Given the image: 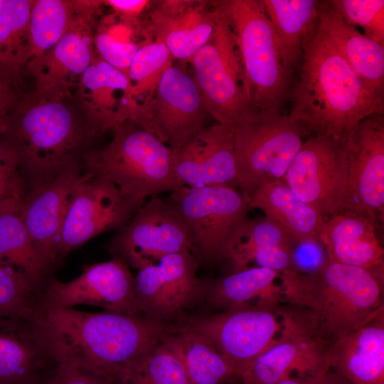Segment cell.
Masks as SVG:
<instances>
[{
	"label": "cell",
	"mask_w": 384,
	"mask_h": 384,
	"mask_svg": "<svg viewBox=\"0 0 384 384\" xmlns=\"http://www.w3.org/2000/svg\"><path fill=\"white\" fill-rule=\"evenodd\" d=\"M34 319L58 363L117 384L126 368L164 340L169 326L140 316L38 304Z\"/></svg>",
	"instance_id": "6da1fadb"
},
{
	"label": "cell",
	"mask_w": 384,
	"mask_h": 384,
	"mask_svg": "<svg viewBox=\"0 0 384 384\" xmlns=\"http://www.w3.org/2000/svg\"><path fill=\"white\" fill-rule=\"evenodd\" d=\"M288 116L305 134L343 142L364 119L384 113V92L364 82L321 32L317 20L303 41Z\"/></svg>",
	"instance_id": "7a4b0ae2"
},
{
	"label": "cell",
	"mask_w": 384,
	"mask_h": 384,
	"mask_svg": "<svg viewBox=\"0 0 384 384\" xmlns=\"http://www.w3.org/2000/svg\"><path fill=\"white\" fill-rule=\"evenodd\" d=\"M70 100L19 94L2 134L16 155L19 170L32 185L48 182L80 164L89 144L98 134L71 106Z\"/></svg>",
	"instance_id": "3957f363"
},
{
	"label": "cell",
	"mask_w": 384,
	"mask_h": 384,
	"mask_svg": "<svg viewBox=\"0 0 384 384\" xmlns=\"http://www.w3.org/2000/svg\"><path fill=\"white\" fill-rule=\"evenodd\" d=\"M283 303L303 309L331 346L384 314L383 283L366 270L329 260L316 270L279 274Z\"/></svg>",
	"instance_id": "277c9868"
},
{
	"label": "cell",
	"mask_w": 384,
	"mask_h": 384,
	"mask_svg": "<svg viewBox=\"0 0 384 384\" xmlns=\"http://www.w3.org/2000/svg\"><path fill=\"white\" fill-rule=\"evenodd\" d=\"M112 130V139L105 148L83 154L84 173L110 181L139 206L149 196L182 186L174 174L171 149L155 134L132 119Z\"/></svg>",
	"instance_id": "5b68a950"
},
{
	"label": "cell",
	"mask_w": 384,
	"mask_h": 384,
	"mask_svg": "<svg viewBox=\"0 0 384 384\" xmlns=\"http://www.w3.org/2000/svg\"><path fill=\"white\" fill-rule=\"evenodd\" d=\"M233 36L250 109L282 113L291 76L284 68L261 0L213 1Z\"/></svg>",
	"instance_id": "8992f818"
},
{
	"label": "cell",
	"mask_w": 384,
	"mask_h": 384,
	"mask_svg": "<svg viewBox=\"0 0 384 384\" xmlns=\"http://www.w3.org/2000/svg\"><path fill=\"white\" fill-rule=\"evenodd\" d=\"M185 223L200 265L232 263L250 210L247 197L230 186H181L165 198Z\"/></svg>",
	"instance_id": "52a82bcc"
},
{
	"label": "cell",
	"mask_w": 384,
	"mask_h": 384,
	"mask_svg": "<svg viewBox=\"0 0 384 384\" xmlns=\"http://www.w3.org/2000/svg\"><path fill=\"white\" fill-rule=\"evenodd\" d=\"M240 191L248 198L260 186L282 180L306 135L288 115L249 109L235 124Z\"/></svg>",
	"instance_id": "ba28073f"
},
{
	"label": "cell",
	"mask_w": 384,
	"mask_h": 384,
	"mask_svg": "<svg viewBox=\"0 0 384 384\" xmlns=\"http://www.w3.org/2000/svg\"><path fill=\"white\" fill-rule=\"evenodd\" d=\"M276 311L281 331L266 350L238 372L245 384H275L331 368L330 345L306 313L287 303L278 305Z\"/></svg>",
	"instance_id": "9c48e42d"
},
{
	"label": "cell",
	"mask_w": 384,
	"mask_h": 384,
	"mask_svg": "<svg viewBox=\"0 0 384 384\" xmlns=\"http://www.w3.org/2000/svg\"><path fill=\"white\" fill-rule=\"evenodd\" d=\"M215 32L190 60L193 80L208 115L217 123L235 126L250 109L232 31L214 2Z\"/></svg>",
	"instance_id": "30bf717a"
},
{
	"label": "cell",
	"mask_w": 384,
	"mask_h": 384,
	"mask_svg": "<svg viewBox=\"0 0 384 384\" xmlns=\"http://www.w3.org/2000/svg\"><path fill=\"white\" fill-rule=\"evenodd\" d=\"M276 307L253 304L190 318L174 327L207 338L236 370L249 364L266 350L281 331Z\"/></svg>",
	"instance_id": "8fae6325"
},
{
	"label": "cell",
	"mask_w": 384,
	"mask_h": 384,
	"mask_svg": "<svg viewBox=\"0 0 384 384\" xmlns=\"http://www.w3.org/2000/svg\"><path fill=\"white\" fill-rule=\"evenodd\" d=\"M207 115L193 77L171 65L151 95L138 103L130 119L176 150L206 126Z\"/></svg>",
	"instance_id": "7c38bea8"
},
{
	"label": "cell",
	"mask_w": 384,
	"mask_h": 384,
	"mask_svg": "<svg viewBox=\"0 0 384 384\" xmlns=\"http://www.w3.org/2000/svg\"><path fill=\"white\" fill-rule=\"evenodd\" d=\"M346 176L343 142L316 134L304 140L284 181L326 220L344 211Z\"/></svg>",
	"instance_id": "4fadbf2b"
},
{
	"label": "cell",
	"mask_w": 384,
	"mask_h": 384,
	"mask_svg": "<svg viewBox=\"0 0 384 384\" xmlns=\"http://www.w3.org/2000/svg\"><path fill=\"white\" fill-rule=\"evenodd\" d=\"M102 1H74L75 17L50 50L29 60L26 70L34 80V91L58 100H70L80 77L92 63L94 34Z\"/></svg>",
	"instance_id": "5bb4252c"
},
{
	"label": "cell",
	"mask_w": 384,
	"mask_h": 384,
	"mask_svg": "<svg viewBox=\"0 0 384 384\" xmlns=\"http://www.w3.org/2000/svg\"><path fill=\"white\" fill-rule=\"evenodd\" d=\"M106 247L112 257L137 270L167 255L193 251L181 218L165 198L156 196L142 204Z\"/></svg>",
	"instance_id": "9a60e30c"
},
{
	"label": "cell",
	"mask_w": 384,
	"mask_h": 384,
	"mask_svg": "<svg viewBox=\"0 0 384 384\" xmlns=\"http://www.w3.org/2000/svg\"><path fill=\"white\" fill-rule=\"evenodd\" d=\"M110 181L82 174L73 191L57 242L58 261L97 235L120 229L140 208Z\"/></svg>",
	"instance_id": "2e32d148"
},
{
	"label": "cell",
	"mask_w": 384,
	"mask_h": 384,
	"mask_svg": "<svg viewBox=\"0 0 384 384\" xmlns=\"http://www.w3.org/2000/svg\"><path fill=\"white\" fill-rule=\"evenodd\" d=\"M347 165L344 211L375 225L384 216V118L362 120L343 142Z\"/></svg>",
	"instance_id": "e0dca14e"
},
{
	"label": "cell",
	"mask_w": 384,
	"mask_h": 384,
	"mask_svg": "<svg viewBox=\"0 0 384 384\" xmlns=\"http://www.w3.org/2000/svg\"><path fill=\"white\" fill-rule=\"evenodd\" d=\"M199 265L191 252L183 251L167 255L138 270L134 287L141 315L166 324L201 301Z\"/></svg>",
	"instance_id": "ac0fdd59"
},
{
	"label": "cell",
	"mask_w": 384,
	"mask_h": 384,
	"mask_svg": "<svg viewBox=\"0 0 384 384\" xmlns=\"http://www.w3.org/2000/svg\"><path fill=\"white\" fill-rule=\"evenodd\" d=\"M38 304L55 307L87 304L142 316L135 297L134 277L129 266L117 257L86 266L80 276L70 282L51 280Z\"/></svg>",
	"instance_id": "d6986e66"
},
{
	"label": "cell",
	"mask_w": 384,
	"mask_h": 384,
	"mask_svg": "<svg viewBox=\"0 0 384 384\" xmlns=\"http://www.w3.org/2000/svg\"><path fill=\"white\" fill-rule=\"evenodd\" d=\"M234 126H206L187 144L172 150L176 177L183 186H238Z\"/></svg>",
	"instance_id": "ffe728a7"
},
{
	"label": "cell",
	"mask_w": 384,
	"mask_h": 384,
	"mask_svg": "<svg viewBox=\"0 0 384 384\" xmlns=\"http://www.w3.org/2000/svg\"><path fill=\"white\" fill-rule=\"evenodd\" d=\"M80 171L78 164L48 182L33 184L22 199L21 218L46 272L58 262L56 245Z\"/></svg>",
	"instance_id": "44dd1931"
},
{
	"label": "cell",
	"mask_w": 384,
	"mask_h": 384,
	"mask_svg": "<svg viewBox=\"0 0 384 384\" xmlns=\"http://www.w3.org/2000/svg\"><path fill=\"white\" fill-rule=\"evenodd\" d=\"M75 90L79 113L99 134L130 119L138 105L133 98L128 75L96 53Z\"/></svg>",
	"instance_id": "7402d4cb"
},
{
	"label": "cell",
	"mask_w": 384,
	"mask_h": 384,
	"mask_svg": "<svg viewBox=\"0 0 384 384\" xmlns=\"http://www.w3.org/2000/svg\"><path fill=\"white\" fill-rule=\"evenodd\" d=\"M57 365L34 314L0 317V384H40Z\"/></svg>",
	"instance_id": "603a6c76"
},
{
	"label": "cell",
	"mask_w": 384,
	"mask_h": 384,
	"mask_svg": "<svg viewBox=\"0 0 384 384\" xmlns=\"http://www.w3.org/2000/svg\"><path fill=\"white\" fill-rule=\"evenodd\" d=\"M376 229L368 218L343 212L324 220L319 239L329 260L366 270L384 281V250Z\"/></svg>",
	"instance_id": "cb8c5ba5"
},
{
	"label": "cell",
	"mask_w": 384,
	"mask_h": 384,
	"mask_svg": "<svg viewBox=\"0 0 384 384\" xmlns=\"http://www.w3.org/2000/svg\"><path fill=\"white\" fill-rule=\"evenodd\" d=\"M155 38L165 44L173 58L188 60L215 32L217 14L213 3L164 1L152 16Z\"/></svg>",
	"instance_id": "d4e9b609"
},
{
	"label": "cell",
	"mask_w": 384,
	"mask_h": 384,
	"mask_svg": "<svg viewBox=\"0 0 384 384\" xmlns=\"http://www.w3.org/2000/svg\"><path fill=\"white\" fill-rule=\"evenodd\" d=\"M329 358L351 384H384V314L334 341Z\"/></svg>",
	"instance_id": "484cf974"
},
{
	"label": "cell",
	"mask_w": 384,
	"mask_h": 384,
	"mask_svg": "<svg viewBox=\"0 0 384 384\" xmlns=\"http://www.w3.org/2000/svg\"><path fill=\"white\" fill-rule=\"evenodd\" d=\"M247 199L250 209L262 211L295 245L320 243L319 236L324 219L299 198L284 181L260 186Z\"/></svg>",
	"instance_id": "4316f807"
},
{
	"label": "cell",
	"mask_w": 384,
	"mask_h": 384,
	"mask_svg": "<svg viewBox=\"0 0 384 384\" xmlns=\"http://www.w3.org/2000/svg\"><path fill=\"white\" fill-rule=\"evenodd\" d=\"M317 23L325 37L353 70L373 88L384 92V46L348 23L327 4L319 1Z\"/></svg>",
	"instance_id": "83f0119b"
},
{
	"label": "cell",
	"mask_w": 384,
	"mask_h": 384,
	"mask_svg": "<svg viewBox=\"0 0 384 384\" xmlns=\"http://www.w3.org/2000/svg\"><path fill=\"white\" fill-rule=\"evenodd\" d=\"M279 274L261 267H246L228 275L203 280L202 299L220 311L245 305L277 306L283 303Z\"/></svg>",
	"instance_id": "f1b7e54d"
},
{
	"label": "cell",
	"mask_w": 384,
	"mask_h": 384,
	"mask_svg": "<svg viewBox=\"0 0 384 384\" xmlns=\"http://www.w3.org/2000/svg\"><path fill=\"white\" fill-rule=\"evenodd\" d=\"M294 246L291 238L265 216L247 219L241 229L233 264L238 270L255 262L257 267L280 274L293 269Z\"/></svg>",
	"instance_id": "f546056e"
},
{
	"label": "cell",
	"mask_w": 384,
	"mask_h": 384,
	"mask_svg": "<svg viewBox=\"0 0 384 384\" xmlns=\"http://www.w3.org/2000/svg\"><path fill=\"white\" fill-rule=\"evenodd\" d=\"M319 1L262 0L282 65L290 75L302 58L303 41L316 22Z\"/></svg>",
	"instance_id": "4dcf8cb0"
},
{
	"label": "cell",
	"mask_w": 384,
	"mask_h": 384,
	"mask_svg": "<svg viewBox=\"0 0 384 384\" xmlns=\"http://www.w3.org/2000/svg\"><path fill=\"white\" fill-rule=\"evenodd\" d=\"M24 195L21 188L0 201V263L23 272L39 287L46 271L21 218Z\"/></svg>",
	"instance_id": "1f68e13d"
},
{
	"label": "cell",
	"mask_w": 384,
	"mask_h": 384,
	"mask_svg": "<svg viewBox=\"0 0 384 384\" xmlns=\"http://www.w3.org/2000/svg\"><path fill=\"white\" fill-rule=\"evenodd\" d=\"M163 341L181 360L188 384H223L237 375L235 368L198 333L169 326Z\"/></svg>",
	"instance_id": "d6a6232c"
},
{
	"label": "cell",
	"mask_w": 384,
	"mask_h": 384,
	"mask_svg": "<svg viewBox=\"0 0 384 384\" xmlns=\"http://www.w3.org/2000/svg\"><path fill=\"white\" fill-rule=\"evenodd\" d=\"M32 1L0 0V80L14 87L30 60L28 21Z\"/></svg>",
	"instance_id": "836d02e7"
},
{
	"label": "cell",
	"mask_w": 384,
	"mask_h": 384,
	"mask_svg": "<svg viewBox=\"0 0 384 384\" xmlns=\"http://www.w3.org/2000/svg\"><path fill=\"white\" fill-rule=\"evenodd\" d=\"M75 17L74 1H33L28 21L30 60L53 48Z\"/></svg>",
	"instance_id": "e575fe53"
},
{
	"label": "cell",
	"mask_w": 384,
	"mask_h": 384,
	"mask_svg": "<svg viewBox=\"0 0 384 384\" xmlns=\"http://www.w3.org/2000/svg\"><path fill=\"white\" fill-rule=\"evenodd\" d=\"M117 384H188L179 357L162 341L132 361Z\"/></svg>",
	"instance_id": "d590c367"
},
{
	"label": "cell",
	"mask_w": 384,
	"mask_h": 384,
	"mask_svg": "<svg viewBox=\"0 0 384 384\" xmlns=\"http://www.w3.org/2000/svg\"><path fill=\"white\" fill-rule=\"evenodd\" d=\"M173 57L165 44L154 39L140 46L128 70L132 95L138 104L149 98L164 73L172 65Z\"/></svg>",
	"instance_id": "8d00e7d4"
},
{
	"label": "cell",
	"mask_w": 384,
	"mask_h": 384,
	"mask_svg": "<svg viewBox=\"0 0 384 384\" xmlns=\"http://www.w3.org/2000/svg\"><path fill=\"white\" fill-rule=\"evenodd\" d=\"M38 287L23 272L0 263V317L33 316Z\"/></svg>",
	"instance_id": "74e56055"
},
{
	"label": "cell",
	"mask_w": 384,
	"mask_h": 384,
	"mask_svg": "<svg viewBox=\"0 0 384 384\" xmlns=\"http://www.w3.org/2000/svg\"><path fill=\"white\" fill-rule=\"evenodd\" d=\"M326 3L348 23L361 27L366 36L384 46L383 0H331Z\"/></svg>",
	"instance_id": "f35d334b"
},
{
	"label": "cell",
	"mask_w": 384,
	"mask_h": 384,
	"mask_svg": "<svg viewBox=\"0 0 384 384\" xmlns=\"http://www.w3.org/2000/svg\"><path fill=\"white\" fill-rule=\"evenodd\" d=\"M95 53L104 61L128 75L132 60L140 46L134 41L119 40L99 23L94 34Z\"/></svg>",
	"instance_id": "ab89813d"
},
{
	"label": "cell",
	"mask_w": 384,
	"mask_h": 384,
	"mask_svg": "<svg viewBox=\"0 0 384 384\" xmlns=\"http://www.w3.org/2000/svg\"><path fill=\"white\" fill-rule=\"evenodd\" d=\"M23 186L16 155L0 142V201Z\"/></svg>",
	"instance_id": "60d3db41"
},
{
	"label": "cell",
	"mask_w": 384,
	"mask_h": 384,
	"mask_svg": "<svg viewBox=\"0 0 384 384\" xmlns=\"http://www.w3.org/2000/svg\"><path fill=\"white\" fill-rule=\"evenodd\" d=\"M40 384H112L78 368L58 363L55 370Z\"/></svg>",
	"instance_id": "b9f144b4"
},
{
	"label": "cell",
	"mask_w": 384,
	"mask_h": 384,
	"mask_svg": "<svg viewBox=\"0 0 384 384\" xmlns=\"http://www.w3.org/2000/svg\"><path fill=\"white\" fill-rule=\"evenodd\" d=\"M275 384H351L331 368L314 375L292 377Z\"/></svg>",
	"instance_id": "7bdbcfd3"
},
{
	"label": "cell",
	"mask_w": 384,
	"mask_h": 384,
	"mask_svg": "<svg viewBox=\"0 0 384 384\" xmlns=\"http://www.w3.org/2000/svg\"><path fill=\"white\" fill-rule=\"evenodd\" d=\"M18 96L14 86L0 80V136L5 132L9 116Z\"/></svg>",
	"instance_id": "ee69618b"
},
{
	"label": "cell",
	"mask_w": 384,
	"mask_h": 384,
	"mask_svg": "<svg viewBox=\"0 0 384 384\" xmlns=\"http://www.w3.org/2000/svg\"><path fill=\"white\" fill-rule=\"evenodd\" d=\"M102 2L112 8L116 14L120 15L122 18L127 22V20H132L139 15L150 1L146 0H107L102 1Z\"/></svg>",
	"instance_id": "f6af8a7d"
}]
</instances>
